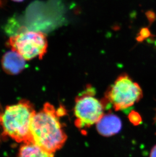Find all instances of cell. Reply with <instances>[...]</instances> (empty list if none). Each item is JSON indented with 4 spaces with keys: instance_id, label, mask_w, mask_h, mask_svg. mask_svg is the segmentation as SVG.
<instances>
[{
    "instance_id": "obj_8",
    "label": "cell",
    "mask_w": 156,
    "mask_h": 157,
    "mask_svg": "<svg viewBox=\"0 0 156 157\" xmlns=\"http://www.w3.org/2000/svg\"><path fill=\"white\" fill-rule=\"evenodd\" d=\"M54 154L44 150L34 142H30L22 144L17 157H54Z\"/></svg>"
},
{
    "instance_id": "obj_12",
    "label": "cell",
    "mask_w": 156,
    "mask_h": 157,
    "mask_svg": "<svg viewBox=\"0 0 156 157\" xmlns=\"http://www.w3.org/2000/svg\"><path fill=\"white\" fill-rule=\"evenodd\" d=\"M150 157H156V144L151 149Z\"/></svg>"
},
{
    "instance_id": "obj_2",
    "label": "cell",
    "mask_w": 156,
    "mask_h": 157,
    "mask_svg": "<svg viewBox=\"0 0 156 157\" xmlns=\"http://www.w3.org/2000/svg\"><path fill=\"white\" fill-rule=\"evenodd\" d=\"M35 113L34 105L27 100L6 107L1 123L3 136L10 137L19 143L33 142L31 126Z\"/></svg>"
},
{
    "instance_id": "obj_11",
    "label": "cell",
    "mask_w": 156,
    "mask_h": 157,
    "mask_svg": "<svg viewBox=\"0 0 156 157\" xmlns=\"http://www.w3.org/2000/svg\"><path fill=\"white\" fill-rule=\"evenodd\" d=\"M146 15H147V17L149 19V21L150 22H153L155 20V14L154 12H152V11H148L146 13Z\"/></svg>"
},
{
    "instance_id": "obj_3",
    "label": "cell",
    "mask_w": 156,
    "mask_h": 157,
    "mask_svg": "<svg viewBox=\"0 0 156 157\" xmlns=\"http://www.w3.org/2000/svg\"><path fill=\"white\" fill-rule=\"evenodd\" d=\"M140 86L126 74L120 76L108 90L103 104L110 105L115 110H123L132 106L143 98ZM103 102V101H102Z\"/></svg>"
},
{
    "instance_id": "obj_1",
    "label": "cell",
    "mask_w": 156,
    "mask_h": 157,
    "mask_svg": "<svg viewBox=\"0 0 156 157\" xmlns=\"http://www.w3.org/2000/svg\"><path fill=\"white\" fill-rule=\"evenodd\" d=\"M65 113L62 107L56 110L50 103L45 104L32 119L31 131L33 142L50 153L60 150L67 139L59 120Z\"/></svg>"
},
{
    "instance_id": "obj_15",
    "label": "cell",
    "mask_w": 156,
    "mask_h": 157,
    "mask_svg": "<svg viewBox=\"0 0 156 157\" xmlns=\"http://www.w3.org/2000/svg\"><path fill=\"white\" fill-rule=\"evenodd\" d=\"M2 0H0V6L2 5Z\"/></svg>"
},
{
    "instance_id": "obj_4",
    "label": "cell",
    "mask_w": 156,
    "mask_h": 157,
    "mask_svg": "<svg viewBox=\"0 0 156 157\" xmlns=\"http://www.w3.org/2000/svg\"><path fill=\"white\" fill-rule=\"evenodd\" d=\"M95 89L91 86L80 93L75 99L74 113L78 128L89 127L103 117L105 106L95 97Z\"/></svg>"
},
{
    "instance_id": "obj_5",
    "label": "cell",
    "mask_w": 156,
    "mask_h": 157,
    "mask_svg": "<svg viewBox=\"0 0 156 157\" xmlns=\"http://www.w3.org/2000/svg\"><path fill=\"white\" fill-rule=\"evenodd\" d=\"M7 44L28 61L35 58L42 59L48 48L46 35L40 32H22L11 36Z\"/></svg>"
},
{
    "instance_id": "obj_14",
    "label": "cell",
    "mask_w": 156,
    "mask_h": 157,
    "mask_svg": "<svg viewBox=\"0 0 156 157\" xmlns=\"http://www.w3.org/2000/svg\"><path fill=\"white\" fill-rule=\"evenodd\" d=\"M13 1L16 2H21L23 1L24 0H12Z\"/></svg>"
},
{
    "instance_id": "obj_10",
    "label": "cell",
    "mask_w": 156,
    "mask_h": 157,
    "mask_svg": "<svg viewBox=\"0 0 156 157\" xmlns=\"http://www.w3.org/2000/svg\"><path fill=\"white\" fill-rule=\"evenodd\" d=\"M131 122L134 124H139L141 122V118L139 114L137 113H132L131 114Z\"/></svg>"
},
{
    "instance_id": "obj_6",
    "label": "cell",
    "mask_w": 156,
    "mask_h": 157,
    "mask_svg": "<svg viewBox=\"0 0 156 157\" xmlns=\"http://www.w3.org/2000/svg\"><path fill=\"white\" fill-rule=\"evenodd\" d=\"M25 60L20 54L12 50L5 53L2 58V67L9 75H17L26 68Z\"/></svg>"
},
{
    "instance_id": "obj_7",
    "label": "cell",
    "mask_w": 156,
    "mask_h": 157,
    "mask_svg": "<svg viewBox=\"0 0 156 157\" xmlns=\"http://www.w3.org/2000/svg\"><path fill=\"white\" fill-rule=\"evenodd\" d=\"M96 124L99 133L106 137L118 133L122 128V123L119 117L112 113L103 115Z\"/></svg>"
},
{
    "instance_id": "obj_9",
    "label": "cell",
    "mask_w": 156,
    "mask_h": 157,
    "mask_svg": "<svg viewBox=\"0 0 156 157\" xmlns=\"http://www.w3.org/2000/svg\"><path fill=\"white\" fill-rule=\"evenodd\" d=\"M151 35L150 30L147 28H143L141 29L139 31V35L136 37V40L139 42H142Z\"/></svg>"
},
{
    "instance_id": "obj_13",
    "label": "cell",
    "mask_w": 156,
    "mask_h": 157,
    "mask_svg": "<svg viewBox=\"0 0 156 157\" xmlns=\"http://www.w3.org/2000/svg\"><path fill=\"white\" fill-rule=\"evenodd\" d=\"M153 120L154 123L156 124V108H155V116H154V117L153 118ZM155 134L156 135V132L155 133Z\"/></svg>"
}]
</instances>
